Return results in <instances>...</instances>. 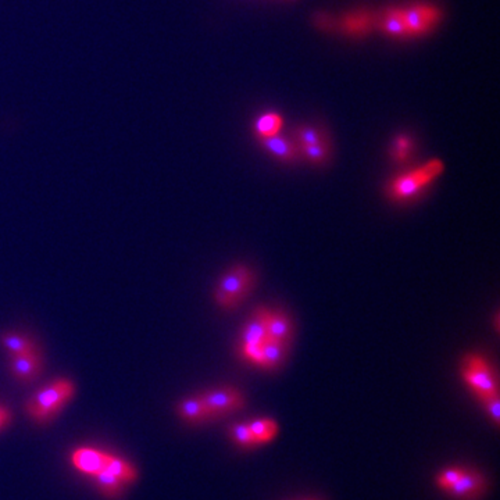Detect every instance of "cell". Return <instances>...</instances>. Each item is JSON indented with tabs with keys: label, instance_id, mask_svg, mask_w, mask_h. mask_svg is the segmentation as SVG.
<instances>
[{
	"label": "cell",
	"instance_id": "1",
	"mask_svg": "<svg viewBox=\"0 0 500 500\" xmlns=\"http://www.w3.org/2000/svg\"><path fill=\"white\" fill-rule=\"evenodd\" d=\"M75 395V384L70 378H56L34 392L26 403L27 414L37 424L53 421Z\"/></svg>",
	"mask_w": 500,
	"mask_h": 500
},
{
	"label": "cell",
	"instance_id": "2",
	"mask_svg": "<svg viewBox=\"0 0 500 500\" xmlns=\"http://www.w3.org/2000/svg\"><path fill=\"white\" fill-rule=\"evenodd\" d=\"M255 276L246 266H235L229 269L218 281L214 299L217 305L225 310L236 307L253 288Z\"/></svg>",
	"mask_w": 500,
	"mask_h": 500
},
{
	"label": "cell",
	"instance_id": "3",
	"mask_svg": "<svg viewBox=\"0 0 500 500\" xmlns=\"http://www.w3.org/2000/svg\"><path fill=\"white\" fill-rule=\"evenodd\" d=\"M461 375L482 402L499 395L494 372L483 357L477 354L465 356L461 363Z\"/></svg>",
	"mask_w": 500,
	"mask_h": 500
},
{
	"label": "cell",
	"instance_id": "4",
	"mask_svg": "<svg viewBox=\"0 0 500 500\" xmlns=\"http://www.w3.org/2000/svg\"><path fill=\"white\" fill-rule=\"evenodd\" d=\"M443 171L441 160H431L423 167L396 178L391 184V195L396 199H409L419 193L421 188L435 180Z\"/></svg>",
	"mask_w": 500,
	"mask_h": 500
},
{
	"label": "cell",
	"instance_id": "5",
	"mask_svg": "<svg viewBox=\"0 0 500 500\" xmlns=\"http://www.w3.org/2000/svg\"><path fill=\"white\" fill-rule=\"evenodd\" d=\"M200 396L206 403L213 420L236 413L246 405L243 395L238 390L229 387L209 390L202 392Z\"/></svg>",
	"mask_w": 500,
	"mask_h": 500
},
{
	"label": "cell",
	"instance_id": "6",
	"mask_svg": "<svg viewBox=\"0 0 500 500\" xmlns=\"http://www.w3.org/2000/svg\"><path fill=\"white\" fill-rule=\"evenodd\" d=\"M44 368H45V360L39 347L23 354L9 356L10 374L20 384L27 385L38 380L41 377V374L44 372Z\"/></svg>",
	"mask_w": 500,
	"mask_h": 500
},
{
	"label": "cell",
	"instance_id": "7",
	"mask_svg": "<svg viewBox=\"0 0 500 500\" xmlns=\"http://www.w3.org/2000/svg\"><path fill=\"white\" fill-rule=\"evenodd\" d=\"M403 19L409 37L421 35L430 32L441 21V12L435 6L420 3L403 9Z\"/></svg>",
	"mask_w": 500,
	"mask_h": 500
},
{
	"label": "cell",
	"instance_id": "8",
	"mask_svg": "<svg viewBox=\"0 0 500 500\" xmlns=\"http://www.w3.org/2000/svg\"><path fill=\"white\" fill-rule=\"evenodd\" d=\"M488 489L486 478L474 468H464L459 481L446 493L457 500H478Z\"/></svg>",
	"mask_w": 500,
	"mask_h": 500
},
{
	"label": "cell",
	"instance_id": "9",
	"mask_svg": "<svg viewBox=\"0 0 500 500\" xmlns=\"http://www.w3.org/2000/svg\"><path fill=\"white\" fill-rule=\"evenodd\" d=\"M107 453L93 448H79L71 454V464L75 470L86 475H96L106 465Z\"/></svg>",
	"mask_w": 500,
	"mask_h": 500
},
{
	"label": "cell",
	"instance_id": "10",
	"mask_svg": "<svg viewBox=\"0 0 500 500\" xmlns=\"http://www.w3.org/2000/svg\"><path fill=\"white\" fill-rule=\"evenodd\" d=\"M177 413L184 421L189 424H203L206 421L213 420L200 394L185 398L181 402H178Z\"/></svg>",
	"mask_w": 500,
	"mask_h": 500
},
{
	"label": "cell",
	"instance_id": "11",
	"mask_svg": "<svg viewBox=\"0 0 500 500\" xmlns=\"http://www.w3.org/2000/svg\"><path fill=\"white\" fill-rule=\"evenodd\" d=\"M270 311L266 309H258L249 318L242 332V343L262 345L267 339V321Z\"/></svg>",
	"mask_w": 500,
	"mask_h": 500
},
{
	"label": "cell",
	"instance_id": "12",
	"mask_svg": "<svg viewBox=\"0 0 500 500\" xmlns=\"http://www.w3.org/2000/svg\"><path fill=\"white\" fill-rule=\"evenodd\" d=\"M0 345L8 350L9 356L23 354V353L38 349V345L35 343V340L32 338H30L26 334H20V332H15V331L0 334Z\"/></svg>",
	"mask_w": 500,
	"mask_h": 500
},
{
	"label": "cell",
	"instance_id": "13",
	"mask_svg": "<svg viewBox=\"0 0 500 500\" xmlns=\"http://www.w3.org/2000/svg\"><path fill=\"white\" fill-rule=\"evenodd\" d=\"M104 470H107L110 474L117 477L122 483H134L138 479V471L137 468L125 459H121L115 454L107 453L106 465Z\"/></svg>",
	"mask_w": 500,
	"mask_h": 500
},
{
	"label": "cell",
	"instance_id": "14",
	"mask_svg": "<svg viewBox=\"0 0 500 500\" xmlns=\"http://www.w3.org/2000/svg\"><path fill=\"white\" fill-rule=\"evenodd\" d=\"M288 345L285 342H278L273 339H266L262 343V367L276 368L281 365L288 353Z\"/></svg>",
	"mask_w": 500,
	"mask_h": 500
},
{
	"label": "cell",
	"instance_id": "15",
	"mask_svg": "<svg viewBox=\"0 0 500 500\" xmlns=\"http://www.w3.org/2000/svg\"><path fill=\"white\" fill-rule=\"evenodd\" d=\"M262 144L266 151L278 157L282 162H294L299 156V149L289 141L281 138L280 135H274L270 138H263Z\"/></svg>",
	"mask_w": 500,
	"mask_h": 500
},
{
	"label": "cell",
	"instance_id": "16",
	"mask_svg": "<svg viewBox=\"0 0 500 500\" xmlns=\"http://www.w3.org/2000/svg\"><path fill=\"white\" fill-rule=\"evenodd\" d=\"M292 336V323L282 313H270L267 321V339L289 343Z\"/></svg>",
	"mask_w": 500,
	"mask_h": 500
},
{
	"label": "cell",
	"instance_id": "17",
	"mask_svg": "<svg viewBox=\"0 0 500 500\" xmlns=\"http://www.w3.org/2000/svg\"><path fill=\"white\" fill-rule=\"evenodd\" d=\"M93 479L100 493L107 499H119L122 496L125 483H122L117 477L110 474L107 470H102L100 472L93 475Z\"/></svg>",
	"mask_w": 500,
	"mask_h": 500
},
{
	"label": "cell",
	"instance_id": "18",
	"mask_svg": "<svg viewBox=\"0 0 500 500\" xmlns=\"http://www.w3.org/2000/svg\"><path fill=\"white\" fill-rule=\"evenodd\" d=\"M374 24L372 16L368 12H357L347 15L342 21V28L349 35H364Z\"/></svg>",
	"mask_w": 500,
	"mask_h": 500
},
{
	"label": "cell",
	"instance_id": "19",
	"mask_svg": "<svg viewBox=\"0 0 500 500\" xmlns=\"http://www.w3.org/2000/svg\"><path fill=\"white\" fill-rule=\"evenodd\" d=\"M249 424L250 431H252L258 445H265L271 442L278 434V424L271 419H256L252 420Z\"/></svg>",
	"mask_w": 500,
	"mask_h": 500
},
{
	"label": "cell",
	"instance_id": "20",
	"mask_svg": "<svg viewBox=\"0 0 500 500\" xmlns=\"http://www.w3.org/2000/svg\"><path fill=\"white\" fill-rule=\"evenodd\" d=\"M381 28L391 37H409L403 19V9H390L381 20Z\"/></svg>",
	"mask_w": 500,
	"mask_h": 500
},
{
	"label": "cell",
	"instance_id": "21",
	"mask_svg": "<svg viewBox=\"0 0 500 500\" xmlns=\"http://www.w3.org/2000/svg\"><path fill=\"white\" fill-rule=\"evenodd\" d=\"M282 127V118L277 113H266L256 121V133L258 135L263 138H270L274 135H278L280 130Z\"/></svg>",
	"mask_w": 500,
	"mask_h": 500
},
{
	"label": "cell",
	"instance_id": "22",
	"mask_svg": "<svg viewBox=\"0 0 500 500\" xmlns=\"http://www.w3.org/2000/svg\"><path fill=\"white\" fill-rule=\"evenodd\" d=\"M228 435L231 438V441L243 449H249V448H255L258 446V442L249 428V424L246 423H235L231 424L228 427Z\"/></svg>",
	"mask_w": 500,
	"mask_h": 500
},
{
	"label": "cell",
	"instance_id": "23",
	"mask_svg": "<svg viewBox=\"0 0 500 500\" xmlns=\"http://www.w3.org/2000/svg\"><path fill=\"white\" fill-rule=\"evenodd\" d=\"M299 152L311 163H316V164H320V163H324L327 159H328V155H329V146L328 144L323 140L320 142H316V144H311V145H303L300 146Z\"/></svg>",
	"mask_w": 500,
	"mask_h": 500
},
{
	"label": "cell",
	"instance_id": "24",
	"mask_svg": "<svg viewBox=\"0 0 500 500\" xmlns=\"http://www.w3.org/2000/svg\"><path fill=\"white\" fill-rule=\"evenodd\" d=\"M463 470H464V468H461V467H449V468L442 470V471L436 475V479H435L436 486H438L441 490L446 492L450 486H453V485L459 481V478H460L461 474H463Z\"/></svg>",
	"mask_w": 500,
	"mask_h": 500
},
{
	"label": "cell",
	"instance_id": "25",
	"mask_svg": "<svg viewBox=\"0 0 500 500\" xmlns=\"http://www.w3.org/2000/svg\"><path fill=\"white\" fill-rule=\"evenodd\" d=\"M296 140L299 141L300 146L303 145H311V144H316V142H320L324 140L323 134L316 130V128H311V127H303V128H299L296 131Z\"/></svg>",
	"mask_w": 500,
	"mask_h": 500
},
{
	"label": "cell",
	"instance_id": "26",
	"mask_svg": "<svg viewBox=\"0 0 500 500\" xmlns=\"http://www.w3.org/2000/svg\"><path fill=\"white\" fill-rule=\"evenodd\" d=\"M410 151H412V141L410 138L405 137V135H401L396 138L395 144H394V155L396 157V160L399 162H403L405 159L409 157L410 155Z\"/></svg>",
	"mask_w": 500,
	"mask_h": 500
},
{
	"label": "cell",
	"instance_id": "27",
	"mask_svg": "<svg viewBox=\"0 0 500 500\" xmlns=\"http://www.w3.org/2000/svg\"><path fill=\"white\" fill-rule=\"evenodd\" d=\"M242 352L246 358L252 360L253 363H262V345L258 343H242Z\"/></svg>",
	"mask_w": 500,
	"mask_h": 500
},
{
	"label": "cell",
	"instance_id": "28",
	"mask_svg": "<svg viewBox=\"0 0 500 500\" xmlns=\"http://www.w3.org/2000/svg\"><path fill=\"white\" fill-rule=\"evenodd\" d=\"M483 405H485V407L488 410V414H489L492 423L497 427L499 421H500V399H499V395L485 401Z\"/></svg>",
	"mask_w": 500,
	"mask_h": 500
},
{
	"label": "cell",
	"instance_id": "29",
	"mask_svg": "<svg viewBox=\"0 0 500 500\" xmlns=\"http://www.w3.org/2000/svg\"><path fill=\"white\" fill-rule=\"evenodd\" d=\"M12 412L6 406L0 405V431L5 430L12 423Z\"/></svg>",
	"mask_w": 500,
	"mask_h": 500
}]
</instances>
